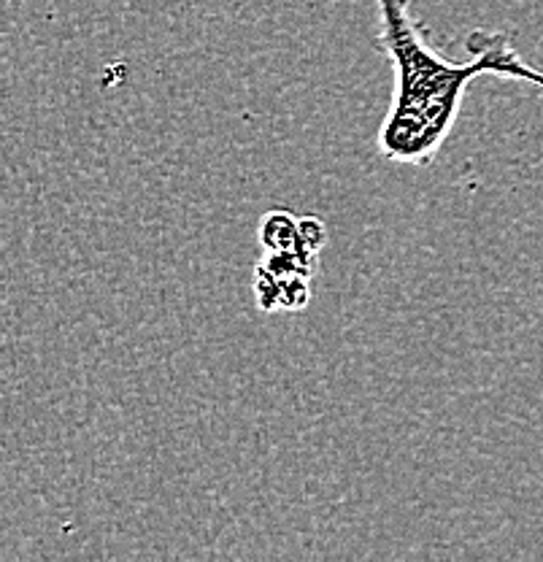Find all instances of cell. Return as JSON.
I'll use <instances>...</instances> for the list:
<instances>
[{
	"label": "cell",
	"instance_id": "6da1fadb",
	"mask_svg": "<svg viewBox=\"0 0 543 562\" xmlns=\"http://www.w3.org/2000/svg\"><path fill=\"white\" fill-rule=\"evenodd\" d=\"M384 22V46L395 63L398 90L393 111L378 133L382 155L408 166H428L457 120L465 90L476 76L489 74V60L473 49L471 63H449L408 20L403 0H378Z\"/></svg>",
	"mask_w": 543,
	"mask_h": 562
}]
</instances>
